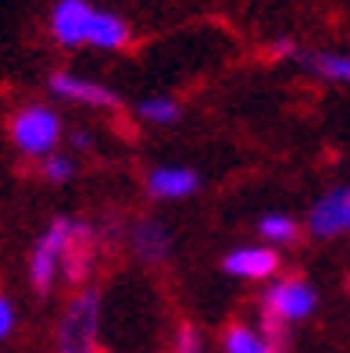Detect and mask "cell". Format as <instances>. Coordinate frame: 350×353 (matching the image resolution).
<instances>
[{
    "instance_id": "obj_1",
    "label": "cell",
    "mask_w": 350,
    "mask_h": 353,
    "mask_svg": "<svg viewBox=\"0 0 350 353\" xmlns=\"http://www.w3.org/2000/svg\"><path fill=\"white\" fill-rule=\"evenodd\" d=\"M50 36L61 47H97L126 50L133 43V26L121 14L97 8L93 0H57L50 8Z\"/></svg>"
},
{
    "instance_id": "obj_2",
    "label": "cell",
    "mask_w": 350,
    "mask_h": 353,
    "mask_svg": "<svg viewBox=\"0 0 350 353\" xmlns=\"http://www.w3.org/2000/svg\"><path fill=\"white\" fill-rule=\"evenodd\" d=\"M65 136V125H61V114L47 103H26L18 108L11 118V139L14 147L26 157H50L57 154V143Z\"/></svg>"
},
{
    "instance_id": "obj_3",
    "label": "cell",
    "mask_w": 350,
    "mask_h": 353,
    "mask_svg": "<svg viewBox=\"0 0 350 353\" xmlns=\"http://www.w3.org/2000/svg\"><path fill=\"white\" fill-rule=\"evenodd\" d=\"M97 328H100V296L86 289L68 303L65 318L57 325V353H100Z\"/></svg>"
},
{
    "instance_id": "obj_4",
    "label": "cell",
    "mask_w": 350,
    "mask_h": 353,
    "mask_svg": "<svg viewBox=\"0 0 350 353\" xmlns=\"http://www.w3.org/2000/svg\"><path fill=\"white\" fill-rule=\"evenodd\" d=\"M315 307H318V293H315V285H307L304 279H279V282L269 285V293L261 300L264 318L282 325V328L311 318Z\"/></svg>"
},
{
    "instance_id": "obj_5",
    "label": "cell",
    "mask_w": 350,
    "mask_h": 353,
    "mask_svg": "<svg viewBox=\"0 0 350 353\" xmlns=\"http://www.w3.org/2000/svg\"><path fill=\"white\" fill-rule=\"evenodd\" d=\"M68 225L72 218H54L29 254V282L39 296H47L54 282L61 279V250H65V239H68Z\"/></svg>"
},
{
    "instance_id": "obj_6",
    "label": "cell",
    "mask_w": 350,
    "mask_h": 353,
    "mask_svg": "<svg viewBox=\"0 0 350 353\" xmlns=\"http://www.w3.org/2000/svg\"><path fill=\"white\" fill-rule=\"evenodd\" d=\"M50 93L57 100H68V103H82V108H97V111H111L118 108V93L108 90L104 82H93V79H82V75H72V72H54L50 75Z\"/></svg>"
},
{
    "instance_id": "obj_7",
    "label": "cell",
    "mask_w": 350,
    "mask_h": 353,
    "mask_svg": "<svg viewBox=\"0 0 350 353\" xmlns=\"http://www.w3.org/2000/svg\"><path fill=\"white\" fill-rule=\"evenodd\" d=\"M347 225H350V190L347 185H336V190H329L311 207L307 228H311V236H318V239H336V236L347 232Z\"/></svg>"
},
{
    "instance_id": "obj_8",
    "label": "cell",
    "mask_w": 350,
    "mask_h": 353,
    "mask_svg": "<svg viewBox=\"0 0 350 353\" xmlns=\"http://www.w3.org/2000/svg\"><path fill=\"white\" fill-rule=\"evenodd\" d=\"M222 272L233 275V279H246V282L272 279L279 272V254L272 246H236V250L225 254Z\"/></svg>"
},
{
    "instance_id": "obj_9",
    "label": "cell",
    "mask_w": 350,
    "mask_h": 353,
    "mask_svg": "<svg viewBox=\"0 0 350 353\" xmlns=\"http://www.w3.org/2000/svg\"><path fill=\"white\" fill-rule=\"evenodd\" d=\"M90 268H93V228L82 221H72L65 250H61V275L72 285H82L90 275Z\"/></svg>"
},
{
    "instance_id": "obj_10",
    "label": "cell",
    "mask_w": 350,
    "mask_h": 353,
    "mask_svg": "<svg viewBox=\"0 0 350 353\" xmlns=\"http://www.w3.org/2000/svg\"><path fill=\"white\" fill-rule=\"evenodd\" d=\"M200 190V175L193 168H154L147 175V193L154 200H182V196H193Z\"/></svg>"
},
{
    "instance_id": "obj_11",
    "label": "cell",
    "mask_w": 350,
    "mask_h": 353,
    "mask_svg": "<svg viewBox=\"0 0 350 353\" xmlns=\"http://www.w3.org/2000/svg\"><path fill=\"white\" fill-rule=\"evenodd\" d=\"M133 246L147 264H164L172 254V228L157 218H143L133 232Z\"/></svg>"
},
{
    "instance_id": "obj_12",
    "label": "cell",
    "mask_w": 350,
    "mask_h": 353,
    "mask_svg": "<svg viewBox=\"0 0 350 353\" xmlns=\"http://www.w3.org/2000/svg\"><path fill=\"white\" fill-rule=\"evenodd\" d=\"M300 65L311 72V75H318V79H325V82H343L350 79V57L347 54H336V50H311V54H304L300 50Z\"/></svg>"
},
{
    "instance_id": "obj_13",
    "label": "cell",
    "mask_w": 350,
    "mask_h": 353,
    "mask_svg": "<svg viewBox=\"0 0 350 353\" xmlns=\"http://www.w3.org/2000/svg\"><path fill=\"white\" fill-rule=\"evenodd\" d=\"M136 118H143L147 125H175L182 118V108H179V100L154 93V97H143L136 103Z\"/></svg>"
},
{
    "instance_id": "obj_14",
    "label": "cell",
    "mask_w": 350,
    "mask_h": 353,
    "mask_svg": "<svg viewBox=\"0 0 350 353\" xmlns=\"http://www.w3.org/2000/svg\"><path fill=\"white\" fill-rule=\"evenodd\" d=\"M297 221L290 214H264L257 221V236L264 239V246H290L297 243Z\"/></svg>"
},
{
    "instance_id": "obj_15",
    "label": "cell",
    "mask_w": 350,
    "mask_h": 353,
    "mask_svg": "<svg viewBox=\"0 0 350 353\" xmlns=\"http://www.w3.org/2000/svg\"><path fill=\"white\" fill-rule=\"evenodd\" d=\"M222 346H225V353H275L269 343H264L261 332L251 328V325H233L229 332H225Z\"/></svg>"
},
{
    "instance_id": "obj_16",
    "label": "cell",
    "mask_w": 350,
    "mask_h": 353,
    "mask_svg": "<svg viewBox=\"0 0 350 353\" xmlns=\"http://www.w3.org/2000/svg\"><path fill=\"white\" fill-rule=\"evenodd\" d=\"M39 172H43V179L47 182H72L75 179V161L72 157H65V154H50V157H43L39 161Z\"/></svg>"
},
{
    "instance_id": "obj_17",
    "label": "cell",
    "mask_w": 350,
    "mask_h": 353,
    "mask_svg": "<svg viewBox=\"0 0 350 353\" xmlns=\"http://www.w3.org/2000/svg\"><path fill=\"white\" fill-rule=\"evenodd\" d=\"M175 353H204V336L193 325H182L175 336Z\"/></svg>"
},
{
    "instance_id": "obj_18",
    "label": "cell",
    "mask_w": 350,
    "mask_h": 353,
    "mask_svg": "<svg viewBox=\"0 0 350 353\" xmlns=\"http://www.w3.org/2000/svg\"><path fill=\"white\" fill-rule=\"evenodd\" d=\"M11 332H14V307L4 293H0V343H4Z\"/></svg>"
},
{
    "instance_id": "obj_19",
    "label": "cell",
    "mask_w": 350,
    "mask_h": 353,
    "mask_svg": "<svg viewBox=\"0 0 350 353\" xmlns=\"http://www.w3.org/2000/svg\"><path fill=\"white\" fill-rule=\"evenodd\" d=\"M272 57H286V61H297V57H300V47H297V39H290V36L275 39V43H272Z\"/></svg>"
},
{
    "instance_id": "obj_20",
    "label": "cell",
    "mask_w": 350,
    "mask_h": 353,
    "mask_svg": "<svg viewBox=\"0 0 350 353\" xmlns=\"http://www.w3.org/2000/svg\"><path fill=\"white\" fill-rule=\"evenodd\" d=\"M72 147L75 150H93V136L90 132H72Z\"/></svg>"
}]
</instances>
